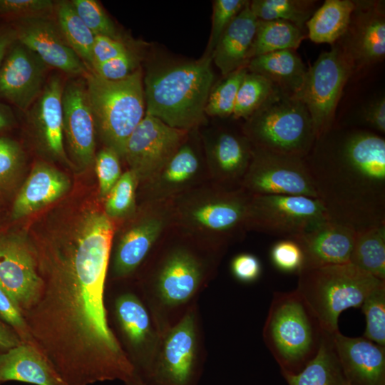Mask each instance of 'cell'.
Instances as JSON below:
<instances>
[{"instance_id": "6da1fadb", "label": "cell", "mask_w": 385, "mask_h": 385, "mask_svg": "<svg viewBox=\"0 0 385 385\" xmlns=\"http://www.w3.org/2000/svg\"><path fill=\"white\" fill-rule=\"evenodd\" d=\"M113 234L111 218L88 205L33 243L41 287L23 316L34 346L66 385L135 377L105 305Z\"/></svg>"}, {"instance_id": "7a4b0ae2", "label": "cell", "mask_w": 385, "mask_h": 385, "mask_svg": "<svg viewBox=\"0 0 385 385\" xmlns=\"http://www.w3.org/2000/svg\"><path fill=\"white\" fill-rule=\"evenodd\" d=\"M329 220L356 232L385 224V140L371 130L334 128L304 158Z\"/></svg>"}, {"instance_id": "3957f363", "label": "cell", "mask_w": 385, "mask_h": 385, "mask_svg": "<svg viewBox=\"0 0 385 385\" xmlns=\"http://www.w3.org/2000/svg\"><path fill=\"white\" fill-rule=\"evenodd\" d=\"M212 55L150 72L145 78V114L187 130L204 119L214 81Z\"/></svg>"}, {"instance_id": "277c9868", "label": "cell", "mask_w": 385, "mask_h": 385, "mask_svg": "<svg viewBox=\"0 0 385 385\" xmlns=\"http://www.w3.org/2000/svg\"><path fill=\"white\" fill-rule=\"evenodd\" d=\"M327 333L296 289L274 293L263 339L282 373L299 372L317 356Z\"/></svg>"}, {"instance_id": "5b68a950", "label": "cell", "mask_w": 385, "mask_h": 385, "mask_svg": "<svg viewBox=\"0 0 385 385\" xmlns=\"http://www.w3.org/2000/svg\"><path fill=\"white\" fill-rule=\"evenodd\" d=\"M297 275L296 290L329 334L339 330L343 311L361 307L370 294L385 284L351 263L304 269Z\"/></svg>"}, {"instance_id": "8992f818", "label": "cell", "mask_w": 385, "mask_h": 385, "mask_svg": "<svg viewBox=\"0 0 385 385\" xmlns=\"http://www.w3.org/2000/svg\"><path fill=\"white\" fill-rule=\"evenodd\" d=\"M84 78L96 132L106 147L123 158L128 139L145 115L141 71L120 81L106 80L93 71Z\"/></svg>"}, {"instance_id": "52a82bcc", "label": "cell", "mask_w": 385, "mask_h": 385, "mask_svg": "<svg viewBox=\"0 0 385 385\" xmlns=\"http://www.w3.org/2000/svg\"><path fill=\"white\" fill-rule=\"evenodd\" d=\"M244 132L255 148L303 158L317 138L304 103L278 88L247 119Z\"/></svg>"}, {"instance_id": "ba28073f", "label": "cell", "mask_w": 385, "mask_h": 385, "mask_svg": "<svg viewBox=\"0 0 385 385\" xmlns=\"http://www.w3.org/2000/svg\"><path fill=\"white\" fill-rule=\"evenodd\" d=\"M198 320L190 308L168 329L148 371L140 379L145 385H197L202 372Z\"/></svg>"}, {"instance_id": "9c48e42d", "label": "cell", "mask_w": 385, "mask_h": 385, "mask_svg": "<svg viewBox=\"0 0 385 385\" xmlns=\"http://www.w3.org/2000/svg\"><path fill=\"white\" fill-rule=\"evenodd\" d=\"M353 68L342 48L335 46L307 69L301 87L292 95L308 110L316 138L333 127L337 103Z\"/></svg>"}, {"instance_id": "30bf717a", "label": "cell", "mask_w": 385, "mask_h": 385, "mask_svg": "<svg viewBox=\"0 0 385 385\" xmlns=\"http://www.w3.org/2000/svg\"><path fill=\"white\" fill-rule=\"evenodd\" d=\"M329 220L317 198L285 195H252L246 230L294 239Z\"/></svg>"}, {"instance_id": "8fae6325", "label": "cell", "mask_w": 385, "mask_h": 385, "mask_svg": "<svg viewBox=\"0 0 385 385\" xmlns=\"http://www.w3.org/2000/svg\"><path fill=\"white\" fill-rule=\"evenodd\" d=\"M241 187L252 195H301L317 198L304 158L255 147Z\"/></svg>"}, {"instance_id": "7c38bea8", "label": "cell", "mask_w": 385, "mask_h": 385, "mask_svg": "<svg viewBox=\"0 0 385 385\" xmlns=\"http://www.w3.org/2000/svg\"><path fill=\"white\" fill-rule=\"evenodd\" d=\"M252 194L242 187L222 188L206 197L183 207L188 225L210 232L222 243L240 238L246 230V219ZM180 214V215H181Z\"/></svg>"}, {"instance_id": "4fadbf2b", "label": "cell", "mask_w": 385, "mask_h": 385, "mask_svg": "<svg viewBox=\"0 0 385 385\" xmlns=\"http://www.w3.org/2000/svg\"><path fill=\"white\" fill-rule=\"evenodd\" d=\"M187 130L145 114L125 145L123 158L138 180H150L180 148Z\"/></svg>"}, {"instance_id": "5bb4252c", "label": "cell", "mask_w": 385, "mask_h": 385, "mask_svg": "<svg viewBox=\"0 0 385 385\" xmlns=\"http://www.w3.org/2000/svg\"><path fill=\"white\" fill-rule=\"evenodd\" d=\"M0 286L22 314L37 300L41 279L33 243L15 234L0 235Z\"/></svg>"}, {"instance_id": "9a60e30c", "label": "cell", "mask_w": 385, "mask_h": 385, "mask_svg": "<svg viewBox=\"0 0 385 385\" xmlns=\"http://www.w3.org/2000/svg\"><path fill=\"white\" fill-rule=\"evenodd\" d=\"M204 277V267L195 255L185 249L175 250L161 263L150 297L157 309L175 311L197 295Z\"/></svg>"}, {"instance_id": "2e32d148", "label": "cell", "mask_w": 385, "mask_h": 385, "mask_svg": "<svg viewBox=\"0 0 385 385\" xmlns=\"http://www.w3.org/2000/svg\"><path fill=\"white\" fill-rule=\"evenodd\" d=\"M118 327L131 354L135 376L141 379L156 353L161 332L145 304L135 294L125 293L115 302Z\"/></svg>"}, {"instance_id": "e0dca14e", "label": "cell", "mask_w": 385, "mask_h": 385, "mask_svg": "<svg viewBox=\"0 0 385 385\" xmlns=\"http://www.w3.org/2000/svg\"><path fill=\"white\" fill-rule=\"evenodd\" d=\"M47 68L35 53L16 40L0 70V96L21 110H27L45 86Z\"/></svg>"}, {"instance_id": "ac0fdd59", "label": "cell", "mask_w": 385, "mask_h": 385, "mask_svg": "<svg viewBox=\"0 0 385 385\" xmlns=\"http://www.w3.org/2000/svg\"><path fill=\"white\" fill-rule=\"evenodd\" d=\"M17 41L35 53L47 66L76 76L88 73L86 64L70 47L58 25L48 16L19 19Z\"/></svg>"}, {"instance_id": "d6986e66", "label": "cell", "mask_w": 385, "mask_h": 385, "mask_svg": "<svg viewBox=\"0 0 385 385\" xmlns=\"http://www.w3.org/2000/svg\"><path fill=\"white\" fill-rule=\"evenodd\" d=\"M63 135L74 161L81 168L94 160L96 128L86 83L68 82L62 94Z\"/></svg>"}, {"instance_id": "ffe728a7", "label": "cell", "mask_w": 385, "mask_h": 385, "mask_svg": "<svg viewBox=\"0 0 385 385\" xmlns=\"http://www.w3.org/2000/svg\"><path fill=\"white\" fill-rule=\"evenodd\" d=\"M354 4L342 49L353 67L381 61L385 56V18L382 4L370 1H354Z\"/></svg>"}, {"instance_id": "44dd1931", "label": "cell", "mask_w": 385, "mask_h": 385, "mask_svg": "<svg viewBox=\"0 0 385 385\" xmlns=\"http://www.w3.org/2000/svg\"><path fill=\"white\" fill-rule=\"evenodd\" d=\"M335 353L351 385H385V347L366 338L332 334Z\"/></svg>"}, {"instance_id": "7402d4cb", "label": "cell", "mask_w": 385, "mask_h": 385, "mask_svg": "<svg viewBox=\"0 0 385 385\" xmlns=\"http://www.w3.org/2000/svg\"><path fill=\"white\" fill-rule=\"evenodd\" d=\"M356 232L330 220L294 238L304 255L303 269L350 263Z\"/></svg>"}, {"instance_id": "603a6c76", "label": "cell", "mask_w": 385, "mask_h": 385, "mask_svg": "<svg viewBox=\"0 0 385 385\" xmlns=\"http://www.w3.org/2000/svg\"><path fill=\"white\" fill-rule=\"evenodd\" d=\"M63 91L61 78L51 77L34 103L31 118L46 151L53 157L67 162L63 144Z\"/></svg>"}, {"instance_id": "cb8c5ba5", "label": "cell", "mask_w": 385, "mask_h": 385, "mask_svg": "<svg viewBox=\"0 0 385 385\" xmlns=\"http://www.w3.org/2000/svg\"><path fill=\"white\" fill-rule=\"evenodd\" d=\"M9 381L66 385L48 359L34 346L24 342L0 352V384Z\"/></svg>"}, {"instance_id": "d4e9b609", "label": "cell", "mask_w": 385, "mask_h": 385, "mask_svg": "<svg viewBox=\"0 0 385 385\" xmlns=\"http://www.w3.org/2000/svg\"><path fill=\"white\" fill-rule=\"evenodd\" d=\"M247 1L220 36L212 53V59L221 73L226 76L247 66L258 19Z\"/></svg>"}, {"instance_id": "484cf974", "label": "cell", "mask_w": 385, "mask_h": 385, "mask_svg": "<svg viewBox=\"0 0 385 385\" xmlns=\"http://www.w3.org/2000/svg\"><path fill=\"white\" fill-rule=\"evenodd\" d=\"M69 187V180L62 173L45 163L36 164L14 200L13 219L27 216L52 203Z\"/></svg>"}, {"instance_id": "4316f807", "label": "cell", "mask_w": 385, "mask_h": 385, "mask_svg": "<svg viewBox=\"0 0 385 385\" xmlns=\"http://www.w3.org/2000/svg\"><path fill=\"white\" fill-rule=\"evenodd\" d=\"M165 223L164 215L151 213L123 234L113 257V269L117 277L128 276L138 267L160 235Z\"/></svg>"}, {"instance_id": "83f0119b", "label": "cell", "mask_w": 385, "mask_h": 385, "mask_svg": "<svg viewBox=\"0 0 385 385\" xmlns=\"http://www.w3.org/2000/svg\"><path fill=\"white\" fill-rule=\"evenodd\" d=\"M253 146L247 137L230 131L217 134L211 145V163L217 178L233 185L241 183L252 155Z\"/></svg>"}, {"instance_id": "f1b7e54d", "label": "cell", "mask_w": 385, "mask_h": 385, "mask_svg": "<svg viewBox=\"0 0 385 385\" xmlns=\"http://www.w3.org/2000/svg\"><path fill=\"white\" fill-rule=\"evenodd\" d=\"M248 71L260 74L279 89L293 95L301 87L307 68L295 50L285 49L251 58Z\"/></svg>"}, {"instance_id": "f546056e", "label": "cell", "mask_w": 385, "mask_h": 385, "mask_svg": "<svg viewBox=\"0 0 385 385\" xmlns=\"http://www.w3.org/2000/svg\"><path fill=\"white\" fill-rule=\"evenodd\" d=\"M354 1L326 0L306 23L309 38L317 43H334L350 24Z\"/></svg>"}, {"instance_id": "4dcf8cb0", "label": "cell", "mask_w": 385, "mask_h": 385, "mask_svg": "<svg viewBox=\"0 0 385 385\" xmlns=\"http://www.w3.org/2000/svg\"><path fill=\"white\" fill-rule=\"evenodd\" d=\"M289 385H345L332 334L327 333L317 356L297 374L282 373Z\"/></svg>"}, {"instance_id": "1f68e13d", "label": "cell", "mask_w": 385, "mask_h": 385, "mask_svg": "<svg viewBox=\"0 0 385 385\" xmlns=\"http://www.w3.org/2000/svg\"><path fill=\"white\" fill-rule=\"evenodd\" d=\"M304 37V31L290 22L258 20L248 59L277 51L296 50Z\"/></svg>"}, {"instance_id": "d6a6232c", "label": "cell", "mask_w": 385, "mask_h": 385, "mask_svg": "<svg viewBox=\"0 0 385 385\" xmlns=\"http://www.w3.org/2000/svg\"><path fill=\"white\" fill-rule=\"evenodd\" d=\"M350 263L385 281V224L356 232Z\"/></svg>"}, {"instance_id": "836d02e7", "label": "cell", "mask_w": 385, "mask_h": 385, "mask_svg": "<svg viewBox=\"0 0 385 385\" xmlns=\"http://www.w3.org/2000/svg\"><path fill=\"white\" fill-rule=\"evenodd\" d=\"M199 160L192 148L184 145L150 180L159 194H169L192 180L199 170Z\"/></svg>"}, {"instance_id": "e575fe53", "label": "cell", "mask_w": 385, "mask_h": 385, "mask_svg": "<svg viewBox=\"0 0 385 385\" xmlns=\"http://www.w3.org/2000/svg\"><path fill=\"white\" fill-rule=\"evenodd\" d=\"M58 26L70 47L86 66L92 69V48L95 35L80 19L69 1H61L56 6Z\"/></svg>"}, {"instance_id": "d590c367", "label": "cell", "mask_w": 385, "mask_h": 385, "mask_svg": "<svg viewBox=\"0 0 385 385\" xmlns=\"http://www.w3.org/2000/svg\"><path fill=\"white\" fill-rule=\"evenodd\" d=\"M314 1L253 0L250 9L258 20L290 22L304 31L307 21L315 11Z\"/></svg>"}, {"instance_id": "8d00e7d4", "label": "cell", "mask_w": 385, "mask_h": 385, "mask_svg": "<svg viewBox=\"0 0 385 385\" xmlns=\"http://www.w3.org/2000/svg\"><path fill=\"white\" fill-rule=\"evenodd\" d=\"M276 88L277 87L264 76L247 71L237 93L232 118L247 119Z\"/></svg>"}, {"instance_id": "74e56055", "label": "cell", "mask_w": 385, "mask_h": 385, "mask_svg": "<svg viewBox=\"0 0 385 385\" xmlns=\"http://www.w3.org/2000/svg\"><path fill=\"white\" fill-rule=\"evenodd\" d=\"M247 71L245 66L226 76L210 92L205 113L211 116H232L240 85Z\"/></svg>"}, {"instance_id": "f35d334b", "label": "cell", "mask_w": 385, "mask_h": 385, "mask_svg": "<svg viewBox=\"0 0 385 385\" xmlns=\"http://www.w3.org/2000/svg\"><path fill=\"white\" fill-rule=\"evenodd\" d=\"M138 178L132 170L123 173L106 197L105 213L111 218L128 215L134 207Z\"/></svg>"}, {"instance_id": "ab89813d", "label": "cell", "mask_w": 385, "mask_h": 385, "mask_svg": "<svg viewBox=\"0 0 385 385\" xmlns=\"http://www.w3.org/2000/svg\"><path fill=\"white\" fill-rule=\"evenodd\" d=\"M361 307L366 324L364 337L385 347V284L370 294Z\"/></svg>"}, {"instance_id": "60d3db41", "label": "cell", "mask_w": 385, "mask_h": 385, "mask_svg": "<svg viewBox=\"0 0 385 385\" xmlns=\"http://www.w3.org/2000/svg\"><path fill=\"white\" fill-rule=\"evenodd\" d=\"M74 10L95 36L119 39L115 26L100 4L95 0H73Z\"/></svg>"}, {"instance_id": "b9f144b4", "label": "cell", "mask_w": 385, "mask_h": 385, "mask_svg": "<svg viewBox=\"0 0 385 385\" xmlns=\"http://www.w3.org/2000/svg\"><path fill=\"white\" fill-rule=\"evenodd\" d=\"M248 1L216 0L213 3L212 29L207 53L212 55L224 31L242 11Z\"/></svg>"}, {"instance_id": "7bdbcfd3", "label": "cell", "mask_w": 385, "mask_h": 385, "mask_svg": "<svg viewBox=\"0 0 385 385\" xmlns=\"http://www.w3.org/2000/svg\"><path fill=\"white\" fill-rule=\"evenodd\" d=\"M119 155L106 147L95 158L96 172L98 180L99 194L104 198L121 176Z\"/></svg>"}, {"instance_id": "ee69618b", "label": "cell", "mask_w": 385, "mask_h": 385, "mask_svg": "<svg viewBox=\"0 0 385 385\" xmlns=\"http://www.w3.org/2000/svg\"><path fill=\"white\" fill-rule=\"evenodd\" d=\"M270 256L274 265L282 272L298 274L303 269V252L293 239L277 242L271 249Z\"/></svg>"}, {"instance_id": "f6af8a7d", "label": "cell", "mask_w": 385, "mask_h": 385, "mask_svg": "<svg viewBox=\"0 0 385 385\" xmlns=\"http://www.w3.org/2000/svg\"><path fill=\"white\" fill-rule=\"evenodd\" d=\"M53 9L50 0H0V15L21 19L48 16Z\"/></svg>"}, {"instance_id": "bcb514c9", "label": "cell", "mask_w": 385, "mask_h": 385, "mask_svg": "<svg viewBox=\"0 0 385 385\" xmlns=\"http://www.w3.org/2000/svg\"><path fill=\"white\" fill-rule=\"evenodd\" d=\"M136 58L129 51L123 54L95 66L91 71L108 81L123 80L135 71Z\"/></svg>"}, {"instance_id": "7dc6e473", "label": "cell", "mask_w": 385, "mask_h": 385, "mask_svg": "<svg viewBox=\"0 0 385 385\" xmlns=\"http://www.w3.org/2000/svg\"><path fill=\"white\" fill-rule=\"evenodd\" d=\"M0 319L15 330L22 342L34 346L26 322L21 312L1 286Z\"/></svg>"}, {"instance_id": "c3c4849f", "label": "cell", "mask_w": 385, "mask_h": 385, "mask_svg": "<svg viewBox=\"0 0 385 385\" xmlns=\"http://www.w3.org/2000/svg\"><path fill=\"white\" fill-rule=\"evenodd\" d=\"M23 159L20 146L8 138H0V184L9 180L19 168Z\"/></svg>"}, {"instance_id": "681fc988", "label": "cell", "mask_w": 385, "mask_h": 385, "mask_svg": "<svg viewBox=\"0 0 385 385\" xmlns=\"http://www.w3.org/2000/svg\"><path fill=\"white\" fill-rule=\"evenodd\" d=\"M128 51L125 44L119 39L104 36H95L92 48V69L95 66L113 59Z\"/></svg>"}, {"instance_id": "f907efd6", "label": "cell", "mask_w": 385, "mask_h": 385, "mask_svg": "<svg viewBox=\"0 0 385 385\" xmlns=\"http://www.w3.org/2000/svg\"><path fill=\"white\" fill-rule=\"evenodd\" d=\"M231 270L234 277L239 281L250 283L259 278L262 267L256 256L243 253L233 258L231 262Z\"/></svg>"}, {"instance_id": "816d5d0a", "label": "cell", "mask_w": 385, "mask_h": 385, "mask_svg": "<svg viewBox=\"0 0 385 385\" xmlns=\"http://www.w3.org/2000/svg\"><path fill=\"white\" fill-rule=\"evenodd\" d=\"M361 123L373 132L385 133V98L379 96L364 105L359 112Z\"/></svg>"}, {"instance_id": "f5cc1de1", "label": "cell", "mask_w": 385, "mask_h": 385, "mask_svg": "<svg viewBox=\"0 0 385 385\" xmlns=\"http://www.w3.org/2000/svg\"><path fill=\"white\" fill-rule=\"evenodd\" d=\"M21 343L15 330L0 319V352L6 351Z\"/></svg>"}, {"instance_id": "db71d44e", "label": "cell", "mask_w": 385, "mask_h": 385, "mask_svg": "<svg viewBox=\"0 0 385 385\" xmlns=\"http://www.w3.org/2000/svg\"><path fill=\"white\" fill-rule=\"evenodd\" d=\"M16 40L15 29H6L0 32V70L10 47Z\"/></svg>"}, {"instance_id": "11a10c76", "label": "cell", "mask_w": 385, "mask_h": 385, "mask_svg": "<svg viewBox=\"0 0 385 385\" xmlns=\"http://www.w3.org/2000/svg\"><path fill=\"white\" fill-rule=\"evenodd\" d=\"M13 117L11 110L8 106L0 103V130L11 124Z\"/></svg>"}, {"instance_id": "9f6ffc18", "label": "cell", "mask_w": 385, "mask_h": 385, "mask_svg": "<svg viewBox=\"0 0 385 385\" xmlns=\"http://www.w3.org/2000/svg\"><path fill=\"white\" fill-rule=\"evenodd\" d=\"M126 385H145L138 378L135 377L131 382Z\"/></svg>"}, {"instance_id": "6f0895ef", "label": "cell", "mask_w": 385, "mask_h": 385, "mask_svg": "<svg viewBox=\"0 0 385 385\" xmlns=\"http://www.w3.org/2000/svg\"><path fill=\"white\" fill-rule=\"evenodd\" d=\"M345 385H351V384H349L346 381Z\"/></svg>"}]
</instances>
